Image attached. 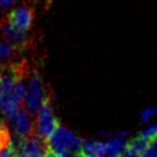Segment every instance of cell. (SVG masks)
Masks as SVG:
<instances>
[{
	"label": "cell",
	"instance_id": "6da1fadb",
	"mask_svg": "<svg viewBox=\"0 0 157 157\" xmlns=\"http://www.w3.org/2000/svg\"><path fill=\"white\" fill-rule=\"evenodd\" d=\"M49 150L59 155L60 157L66 156L67 154L80 151L82 141L74 132L68 130L67 127L59 125L56 131L47 140Z\"/></svg>",
	"mask_w": 157,
	"mask_h": 157
},
{
	"label": "cell",
	"instance_id": "7a4b0ae2",
	"mask_svg": "<svg viewBox=\"0 0 157 157\" xmlns=\"http://www.w3.org/2000/svg\"><path fill=\"white\" fill-rule=\"evenodd\" d=\"M12 140L18 157H46L49 151L48 141L37 133L26 138L15 134Z\"/></svg>",
	"mask_w": 157,
	"mask_h": 157
},
{
	"label": "cell",
	"instance_id": "3957f363",
	"mask_svg": "<svg viewBox=\"0 0 157 157\" xmlns=\"http://www.w3.org/2000/svg\"><path fill=\"white\" fill-rule=\"evenodd\" d=\"M0 37L5 40L13 44L16 48L22 51L24 54L26 52L35 48L36 41L32 35H29L28 32L17 30L15 26L12 25V23L8 21L7 16H5L0 20Z\"/></svg>",
	"mask_w": 157,
	"mask_h": 157
},
{
	"label": "cell",
	"instance_id": "277c9868",
	"mask_svg": "<svg viewBox=\"0 0 157 157\" xmlns=\"http://www.w3.org/2000/svg\"><path fill=\"white\" fill-rule=\"evenodd\" d=\"M26 105L31 113L38 111L45 100V88L38 70L32 69L29 75V87L26 92Z\"/></svg>",
	"mask_w": 157,
	"mask_h": 157
},
{
	"label": "cell",
	"instance_id": "5b68a950",
	"mask_svg": "<svg viewBox=\"0 0 157 157\" xmlns=\"http://www.w3.org/2000/svg\"><path fill=\"white\" fill-rule=\"evenodd\" d=\"M37 118H38L37 119V128H38L39 134L45 140H48L60 125L59 121L53 113L49 98H45V100L43 101L39 110H38Z\"/></svg>",
	"mask_w": 157,
	"mask_h": 157
},
{
	"label": "cell",
	"instance_id": "8992f818",
	"mask_svg": "<svg viewBox=\"0 0 157 157\" xmlns=\"http://www.w3.org/2000/svg\"><path fill=\"white\" fill-rule=\"evenodd\" d=\"M7 18L17 30L28 32L32 29L35 23V8L31 4L24 2L12 9L7 15Z\"/></svg>",
	"mask_w": 157,
	"mask_h": 157
},
{
	"label": "cell",
	"instance_id": "52a82bcc",
	"mask_svg": "<svg viewBox=\"0 0 157 157\" xmlns=\"http://www.w3.org/2000/svg\"><path fill=\"white\" fill-rule=\"evenodd\" d=\"M23 55L22 51L0 37V70L13 68L26 61Z\"/></svg>",
	"mask_w": 157,
	"mask_h": 157
},
{
	"label": "cell",
	"instance_id": "ba28073f",
	"mask_svg": "<svg viewBox=\"0 0 157 157\" xmlns=\"http://www.w3.org/2000/svg\"><path fill=\"white\" fill-rule=\"evenodd\" d=\"M9 121H10L12 126L15 130V134L26 138V136H30L32 133H35L32 130V125H31V122L29 119V116L23 110V108L13 113L9 117Z\"/></svg>",
	"mask_w": 157,
	"mask_h": 157
},
{
	"label": "cell",
	"instance_id": "9c48e42d",
	"mask_svg": "<svg viewBox=\"0 0 157 157\" xmlns=\"http://www.w3.org/2000/svg\"><path fill=\"white\" fill-rule=\"evenodd\" d=\"M83 157H105V142H99L94 140H84L80 148Z\"/></svg>",
	"mask_w": 157,
	"mask_h": 157
},
{
	"label": "cell",
	"instance_id": "30bf717a",
	"mask_svg": "<svg viewBox=\"0 0 157 157\" xmlns=\"http://www.w3.org/2000/svg\"><path fill=\"white\" fill-rule=\"evenodd\" d=\"M111 139L105 142V157H122L126 153V146L123 139H118L116 135L110 136Z\"/></svg>",
	"mask_w": 157,
	"mask_h": 157
},
{
	"label": "cell",
	"instance_id": "8fae6325",
	"mask_svg": "<svg viewBox=\"0 0 157 157\" xmlns=\"http://www.w3.org/2000/svg\"><path fill=\"white\" fill-rule=\"evenodd\" d=\"M149 139H146V138H142L141 135H139L138 138H134V139L130 141L126 146V153L125 154H130V155H142L144 151L146 150L147 146H148Z\"/></svg>",
	"mask_w": 157,
	"mask_h": 157
},
{
	"label": "cell",
	"instance_id": "7c38bea8",
	"mask_svg": "<svg viewBox=\"0 0 157 157\" xmlns=\"http://www.w3.org/2000/svg\"><path fill=\"white\" fill-rule=\"evenodd\" d=\"M141 157H157V136L149 139L148 146Z\"/></svg>",
	"mask_w": 157,
	"mask_h": 157
},
{
	"label": "cell",
	"instance_id": "4fadbf2b",
	"mask_svg": "<svg viewBox=\"0 0 157 157\" xmlns=\"http://www.w3.org/2000/svg\"><path fill=\"white\" fill-rule=\"evenodd\" d=\"M156 113H157V108H148V109H144V111L141 113V116H140L141 123H147L148 121H150Z\"/></svg>",
	"mask_w": 157,
	"mask_h": 157
},
{
	"label": "cell",
	"instance_id": "5bb4252c",
	"mask_svg": "<svg viewBox=\"0 0 157 157\" xmlns=\"http://www.w3.org/2000/svg\"><path fill=\"white\" fill-rule=\"evenodd\" d=\"M140 135L142 138H146V139H150L153 136H157V123L154 124L153 126H150L149 128H146L144 131H142L140 133Z\"/></svg>",
	"mask_w": 157,
	"mask_h": 157
},
{
	"label": "cell",
	"instance_id": "9a60e30c",
	"mask_svg": "<svg viewBox=\"0 0 157 157\" xmlns=\"http://www.w3.org/2000/svg\"><path fill=\"white\" fill-rule=\"evenodd\" d=\"M15 2H16V0H0V7L2 9H7Z\"/></svg>",
	"mask_w": 157,
	"mask_h": 157
},
{
	"label": "cell",
	"instance_id": "2e32d148",
	"mask_svg": "<svg viewBox=\"0 0 157 157\" xmlns=\"http://www.w3.org/2000/svg\"><path fill=\"white\" fill-rule=\"evenodd\" d=\"M2 93V74H1V70H0V95Z\"/></svg>",
	"mask_w": 157,
	"mask_h": 157
},
{
	"label": "cell",
	"instance_id": "e0dca14e",
	"mask_svg": "<svg viewBox=\"0 0 157 157\" xmlns=\"http://www.w3.org/2000/svg\"><path fill=\"white\" fill-rule=\"evenodd\" d=\"M46 157H60V156H59V155H56L55 153H53V151H51V150H49V151H48V154L46 155Z\"/></svg>",
	"mask_w": 157,
	"mask_h": 157
}]
</instances>
